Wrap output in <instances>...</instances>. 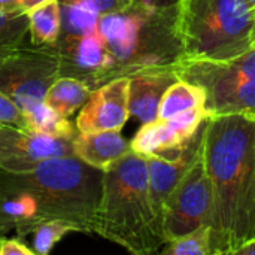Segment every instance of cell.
<instances>
[{"label": "cell", "instance_id": "obj_1", "mask_svg": "<svg viewBox=\"0 0 255 255\" xmlns=\"http://www.w3.org/2000/svg\"><path fill=\"white\" fill-rule=\"evenodd\" d=\"M203 160L212 184V255H233L255 236V115H209Z\"/></svg>", "mask_w": 255, "mask_h": 255}, {"label": "cell", "instance_id": "obj_2", "mask_svg": "<svg viewBox=\"0 0 255 255\" xmlns=\"http://www.w3.org/2000/svg\"><path fill=\"white\" fill-rule=\"evenodd\" d=\"M93 235L134 255L154 254L166 245L149 196L146 157L130 149L105 170Z\"/></svg>", "mask_w": 255, "mask_h": 255}, {"label": "cell", "instance_id": "obj_3", "mask_svg": "<svg viewBox=\"0 0 255 255\" xmlns=\"http://www.w3.org/2000/svg\"><path fill=\"white\" fill-rule=\"evenodd\" d=\"M97 33L109 55L108 81L173 69L182 58L175 7H128L100 16Z\"/></svg>", "mask_w": 255, "mask_h": 255}, {"label": "cell", "instance_id": "obj_4", "mask_svg": "<svg viewBox=\"0 0 255 255\" xmlns=\"http://www.w3.org/2000/svg\"><path fill=\"white\" fill-rule=\"evenodd\" d=\"M255 10L248 0H179L176 31L182 58L226 61L253 48Z\"/></svg>", "mask_w": 255, "mask_h": 255}, {"label": "cell", "instance_id": "obj_5", "mask_svg": "<svg viewBox=\"0 0 255 255\" xmlns=\"http://www.w3.org/2000/svg\"><path fill=\"white\" fill-rule=\"evenodd\" d=\"M25 175L37 193L42 220H61L72 224L76 233L93 235L105 170L76 155H63L43 161Z\"/></svg>", "mask_w": 255, "mask_h": 255}, {"label": "cell", "instance_id": "obj_6", "mask_svg": "<svg viewBox=\"0 0 255 255\" xmlns=\"http://www.w3.org/2000/svg\"><path fill=\"white\" fill-rule=\"evenodd\" d=\"M60 76L57 46L24 45L0 60V91L21 112L45 100L46 91Z\"/></svg>", "mask_w": 255, "mask_h": 255}, {"label": "cell", "instance_id": "obj_7", "mask_svg": "<svg viewBox=\"0 0 255 255\" xmlns=\"http://www.w3.org/2000/svg\"><path fill=\"white\" fill-rule=\"evenodd\" d=\"M212 218L214 193L202 149L197 160L178 182L164 203L163 235L166 244L200 226H211Z\"/></svg>", "mask_w": 255, "mask_h": 255}, {"label": "cell", "instance_id": "obj_8", "mask_svg": "<svg viewBox=\"0 0 255 255\" xmlns=\"http://www.w3.org/2000/svg\"><path fill=\"white\" fill-rule=\"evenodd\" d=\"M73 155V140L13 126H0V169L27 173L43 161Z\"/></svg>", "mask_w": 255, "mask_h": 255}, {"label": "cell", "instance_id": "obj_9", "mask_svg": "<svg viewBox=\"0 0 255 255\" xmlns=\"http://www.w3.org/2000/svg\"><path fill=\"white\" fill-rule=\"evenodd\" d=\"M205 124L200 130L184 145L167 149L154 155L146 157L148 178H149V196L152 202L157 220L163 227V211L164 203L178 182L184 178L193 163L197 160L203 149V131Z\"/></svg>", "mask_w": 255, "mask_h": 255}, {"label": "cell", "instance_id": "obj_10", "mask_svg": "<svg viewBox=\"0 0 255 255\" xmlns=\"http://www.w3.org/2000/svg\"><path fill=\"white\" fill-rule=\"evenodd\" d=\"M57 52L60 76L81 79L91 90L108 82L111 61L97 30L82 36L60 34Z\"/></svg>", "mask_w": 255, "mask_h": 255}, {"label": "cell", "instance_id": "obj_11", "mask_svg": "<svg viewBox=\"0 0 255 255\" xmlns=\"http://www.w3.org/2000/svg\"><path fill=\"white\" fill-rule=\"evenodd\" d=\"M39 221V197L27 175L0 169V238L13 230L25 241Z\"/></svg>", "mask_w": 255, "mask_h": 255}, {"label": "cell", "instance_id": "obj_12", "mask_svg": "<svg viewBox=\"0 0 255 255\" xmlns=\"http://www.w3.org/2000/svg\"><path fill=\"white\" fill-rule=\"evenodd\" d=\"M130 78H115L94 88L76 117L78 131L123 130L128 111Z\"/></svg>", "mask_w": 255, "mask_h": 255}, {"label": "cell", "instance_id": "obj_13", "mask_svg": "<svg viewBox=\"0 0 255 255\" xmlns=\"http://www.w3.org/2000/svg\"><path fill=\"white\" fill-rule=\"evenodd\" d=\"M208 117V109L199 108L169 120H155L142 124L131 139L130 148L143 157L178 148L187 143L200 130Z\"/></svg>", "mask_w": 255, "mask_h": 255}, {"label": "cell", "instance_id": "obj_14", "mask_svg": "<svg viewBox=\"0 0 255 255\" xmlns=\"http://www.w3.org/2000/svg\"><path fill=\"white\" fill-rule=\"evenodd\" d=\"M179 79L208 90L215 85L241 82L255 78V46L226 61H191L179 60L175 67Z\"/></svg>", "mask_w": 255, "mask_h": 255}, {"label": "cell", "instance_id": "obj_15", "mask_svg": "<svg viewBox=\"0 0 255 255\" xmlns=\"http://www.w3.org/2000/svg\"><path fill=\"white\" fill-rule=\"evenodd\" d=\"M173 69L139 73L130 78L128 87V111L142 124L157 120L158 105L166 90L178 81Z\"/></svg>", "mask_w": 255, "mask_h": 255}, {"label": "cell", "instance_id": "obj_16", "mask_svg": "<svg viewBox=\"0 0 255 255\" xmlns=\"http://www.w3.org/2000/svg\"><path fill=\"white\" fill-rule=\"evenodd\" d=\"M130 149V142L123 137L121 130L78 131L73 137V155L102 170H106Z\"/></svg>", "mask_w": 255, "mask_h": 255}, {"label": "cell", "instance_id": "obj_17", "mask_svg": "<svg viewBox=\"0 0 255 255\" xmlns=\"http://www.w3.org/2000/svg\"><path fill=\"white\" fill-rule=\"evenodd\" d=\"M205 91L209 115H255V78L215 85Z\"/></svg>", "mask_w": 255, "mask_h": 255}, {"label": "cell", "instance_id": "obj_18", "mask_svg": "<svg viewBox=\"0 0 255 255\" xmlns=\"http://www.w3.org/2000/svg\"><path fill=\"white\" fill-rule=\"evenodd\" d=\"M28 36L34 46H57L61 34L60 0H49L27 12Z\"/></svg>", "mask_w": 255, "mask_h": 255}, {"label": "cell", "instance_id": "obj_19", "mask_svg": "<svg viewBox=\"0 0 255 255\" xmlns=\"http://www.w3.org/2000/svg\"><path fill=\"white\" fill-rule=\"evenodd\" d=\"M199 108H206V91L197 84L178 79L163 94L157 120H169Z\"/></svg>", "mask_w": 255, "mask_h": 255}, {"label": "cell", "instance_id": "obj_20", "mask_svg": "<svg viewBox=\"0 0 255 255\" xmlns=\"http://www.w3.org/2000/svg\"><path fill=\"white\" fill-rule=\"evenodd\" d=\"M91 88L81 79L58 76L45 96V103L60 115L70 118L88 100Z\"/></svg>", "mask_w": 255, "mask_h": 255}, {"label": "cell", "instance_id": "obj_21", "mask_svg": "<svg viewBox=\"0 0 255 255\" xmlns=\"http://www.w3.org/2000/svg\"><path fill=\"white\" fill-rule=\"evenodd\" d=\"M22 115L27 130L55 137H64L70 140H73V137L78 134L76 124L55 112L51 106L45 103V100L34 105L28 111L22 112Z\"/></svg>", "mask_w": 255, "mask_h": 255}, {"label": "cell", "instance_id": "obj_22", "mask_svg": "<svg viewBox=\"0 0 255 255\" xmlns=\"http://www.w3.org/2000/svg\"><path fill=\"white\" fill-rule=\"evenodd\" d=\"M61 6V34L82 36L97 30L100 16L94 9L73 1L60 0Z\"/></svg>", "mask_w": 255, "mask_h": 255}, {"label": "cell", "instance_id": "obj_23", "mask_svg": "<svg viewBox=\"0 0 255 255\" xmlns=\"http://www.w3.org/2000/svg\"><path fill=\"white\" fill-rule=\"evenodd\" d=\"M28 36V18L21 10H0V60L25 45Z\"/></svg>", "mask_w": 255, "mask_h": 255}, {"label": "cell", "instance_id": "obj_24", "mask_svg": "<svg viewBox=\"0 0 255 255\" xmlns=\"http://www.w3.org/2000/svg\"><path fill=\"white\" fill-rule=\"evenodd\" d=\"M69 233H76L75 227L61 220H42L31 230V250L34 254L46 255Z\"/></svg>", "mask_w": 255, "mask_h": 255}, {"label": "cell", "instance_id": "obj_25", "mask_svg": "<svg viewBox=\"0 0 255 255\" xmlns=\"http://www.w3.org/2000/svg\"><path fill=\"white\" fill-rule=\"evenodd\" d=\"M212 229L205 224L193 232L166 244L161 253L166 255H212Z\"/></svg>", "mask_w": 255, "mask_h": 255}, {"label": "cell", "instance_id": "obj_26", "mask_svg": "<svg viewBox=\"0 0 255 255\" xmlns=\"http://www.w3.org/2000/svg\"><path fill=\"white\" fill-rule=\"evenodd\" d=\"M0 126H13L25 128V121L21 109L0 91Z\"/></svg>", "mask_w": 255, "mask_h": 255}, {"label": "cell", "instance_id": "obj_27", "mask_svg": "<svg viewBox=\"0 0 255 255\" xmlns=\"http://www.w3.org/2000/svg\"><path fill=\"white\" fill-rule=\"evenodd\" d=\"M94 9L99 15H106L111 12L123 10L131 4L130 0H73Z\"/></svg>", "mask_w": 255, "mask_h": 255}, {"label": "cell", "instance_id": "obj_28", "mask_svg": "<svg viewBox=\"0 0 255 255\" xmlns=\"http://www.w3.org/2000/svg\"><path fill=\"white\" fill-rule=\"evenodd\" d=\"M0 255H36L25 244V241L16 238H0Z\"/></svg>", "mask_w": 255, "mask_h": 255}, {"label": "cell", "instance_id": "obj_29", "mask_svg": "<svg viewBox=\"0 0 255 255\" xmlns=\"http://www.w3.org/2000/svg\"><path fill=\"white\" fill-rule=\"evenodd\" d=\"M134 4H140V6H148V7H175L178 4L179 0H130Z\"/></svg>", "mask_w": 255, "mask_h": 255}, {"label": "cell", "instance_id": "obj_30", "mask_svg": "<svg viewBox=\"0 0 255 255\" xmlns=\"http://www.w3.org/2000/svg\"><path fill=\"white\" fill-rule=\"evenodd\" d=\"M233 255H255V236L242 244Z\"/></svg>", "mask_w": 255, "mask_h": 255}, {"label": "cell", "instance_id": "obj_31", "mask_svg": "<svg viewBox=\"0 0 255 255\" xmlns=\"http://www.w3.org/2000/svg\"><path fill=\"white\" fill-rule=\"evenodd\" d=\"M19 3H21V0H0V10H4V12L21 10L19 9Z\"/></svg>", "mask_w": 255, "mask_h": 255}, {"label": "cell", "instance_id": "obj_32", "mask_svg": "<svg viewBox=\"0 0 255 255\" xmlns=\"http://www.w3.org/2000/svg\"><path fill=\"white\" fill-rule=\"evenodd\" d=\"M46 1H49V0H21L19 9H21L24 13H27V12L31 10L33 7H36V6H39V4H43V3H46Z\"/></svg>", "mask_w": 255, "mask_h": 255}, {"label": "cell", "instance_id": "obj_33", "mask_svg": "<svg viewBox=\"0 0 255 255\" xmlns=\"http://www.w3.org/2000/svg\"><path fill=\"white\" fill-rule=\"evenodd\" d=\"M253 46H255V25L254 30H253Z\"/></svg>", "mask_w": 255, "mask_h": 255}, {"label": "cell", "instance_id": "obj_34", "mask_svg": "<svg viewBox=\"0 0 255 255\" xmlns=\"http://www.w3.org/2000/svg\"><path fill=\"white\" fill-rule=\"evenodd\" d=\"M248 3H250V4L253 6V9L255 10V0H248Z\"/></svg>", "mask_w": 255, "mask_h": 255}]
</instances>
